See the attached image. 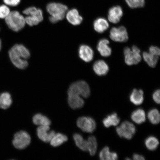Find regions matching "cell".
Instances as JSON below:
<instances>
[{"mask_svg": "<svg viewBox=\"0 0 160 160\" xmlns=\"http://www.w3.org/2000/svg\"><path fill=\"white\" fill-rule=\"evenodd\" d=\"M9 54L12 62L18 68L24 69L28 66L27 59L30 57V52L24 46L15 45L10 50Z\"/></svg>", "mask_w": 160, "mask_h": 160, "instance_id": "6da1fadb", "label": "cell"}, {"mask_svg": "<svg viewBox=\"0 0 160 160\" xmlns=\"http://www.w3.org/2000/svg\"><path fill=\"white\" fill-rule=\"evenodd\" d=\"M46 9L51 15L49 18V21L55 24L64 18L68 8L63 4L52 2L48 4Z\"/></svg>", "mask_w": 160, "mask_h": 160, "instance_id": "7a4b0ae2", "label": "cell"}, {"mask_svg": "<svg viewBox=\"0 0 160 160\" xmlns=\"http://www.w3.org/2000/svg\"><path fill=\"white\" fill-rule=\"evenodd\" d=\"M5 19L8 27L14 31L18 32L25 27L26 23L25 18L18 11L10 12Z\"/></svg>", "mask_w": 160, "mask_h": 160, "instance_id": "3957f363", "label": "cell"}, {"mask_svg": "<svg viewBox=\"0 0 160 160\" xmlns=\"http://www.w3.org/2000/svg\"><path fill=\"white\" fill-rule=\"evenodd\" d=\"M23 13L28 16L25 18V22L31 27L37 25L43 21V12L41 9L30 7L24 10Z\"/></svg>", "mask_w": 160, "mask_h": 160, "instance_id": "277c9868", "label": "cell"}, {"mask_svg": "<svg viewBox=\"0 0 160 160\" xmlns=\"http://www.w3.org/2000/svg\"><path fill=\"white\" fill-rule=\"evenodd\" d=\"M90 93L91 91L88 84L83 81L76 82L72 83L68 91V94H75L84 98L89 97Z\"/></svg>", "mask_w": 160, "mask_h": 160, "instance_id": "5b68a950", "label": "cell"}, {"mask_svg": "<svg viewBox=\"0 0 160 160\" xmlns=\"http://www.w3.org/2000/svg\"><path fill=\"white\" fill-rule=\"evenodd\" d=\"M124 54L125 63L128 65L137 64L141 61V51L137 46H133L132 49L128 47L125 48Z\"/></svg>", "mask_w": 160, "mask_h": 160, "instance_id": "8992f818", "label": "cell"}, {"mask_svg": "<svg viewBox=\"0 0 160 160\" xmlns=\"http://www.w3.org/2000/svg\"><path fill=\"white\" fill-rule=\"evenodd\" d=\"M31 141V137L27 132L20 131L15 134L12 143L16 148L23 149L29 145Z\"/></svg>", "mask_w": 160, "mask_h": 160, "instance_id": "52a82bcc", "label": "cell"}, {"mask_svg": "<svg viewBox=\"0 0 160 160\" xmlns=\"http://www.w3.org/2000/svg\"><path fill=\"white\" fill-rule=\"evenodd\" d=\"M116 132L120 137L129 140L132 138L135 133L136 128L133 123L126 121L116 128Z\"/></svg>", "mask_w": 160, "mask_h": 160, "instance_id": "ba28073f", "label": "cell"}, {"mask_svg": "<svg viewBox=\"0 0 160 160\" xmlns=\"http://www.w3.org/2000/svg\"><path fill=\"white\" fill-rule=\"evenodd\" d=\"M77 125L82 131L87 133H93L96 128L95 120L89 117L79 118L77 120Z\"/></svg>", "mask_w": 160, "mask_h": 160, "instance_id": "9c48e42d", "label": "cell"}, {"mask_svg": "<svg viewBox=\"0 0 160 160\" xmlns=\"http://www.w3.org/2000/svg\"><path fill=\"white\" fill-rule=\"evenodd\" d=\"M110 37L113 41L124 42L128 39V32L125 27L112 28L110 32Z\"/></svg>", "mask_w": 160, "mask_h": 160, "instance_id": "30bf717a", "label": "cell"}, {"mask_svg": "<svg viewBox=\"0 0 160 160\" xmlns=\"http://www.w3.org/2000/svg\"><path fill=\"white\" fill-rule=\"evenodd\" d=\"M37 132L38 137L45 142H49L55 134L54 131H50L49 126H40L38 128Z\"/></svg>", "mask_w": 160, "mask_h": 160, "instance_id": "8fae6325", "label": "cell"}, {"mask_svg": "<svg viewBox=\"0 0 160 160\" xmlns=\"http://www.w3.org/2000/svg\"><path fill=\"white\" fill-rule=\"evenodd\" d=\"M123 15V12L120 6H115L110 8L108 12V19L111 22L117 23L120 21Z\"/></svg>", "mask_w": 160, "mask_h": 160, "instance_id": "7c38bea8", "label": "cell"}, {"mask_svg": "<svg viewBox=\"0 0 160 160\" xmlns=\"http://www.w3.org/2000/svg\"><path fill=\"white\" fill-rule=\"evenodd\" d=\"M79 55L80 58L83 61L89 62L93 59V52L89 46L83 45L80 46L79 48Z\"/></svg>", "mask_w": 160, "mask_h": 160, "instance_id": "4fadbf2b", "label": "cell"}, {"mask_svg": "<svg viewBox=\"0 0 160 160\" xmlns=\"http://www.w3.org/2000/svg\"><path fill=\"white\" fill-rule=\"evenodd\" d=\"M66 16L68 21L73 25L81 24L83 21V18L79 15L78 11L76 9H72L68 11Z\"/></svg>", "mask_w": 160, "mask_h": 160, "instance_id": "5bb4252c", "label": "cell"}, {"mask_svg": "<svg viewBox=\"0 0 160 160\" xmlns=\"http://www.w3.org/2000/svg\"><path fill=\"white\" fill-rule=\"evenodd\" d=\"M109 42L106 39H102L99 42L97 49L100 54L103 57H108L111 55L112 50L109 46Z\"/></svg>", "mask_w": 160, "mask_h": 160, "instance_id": "9a60e30c", "label": "cell"}, {"mask_svg": "<svg viewBox=\"0 0 160 160\" xmlns=\"http://www.w3.org/2000/svg\"><path fill=\"white\" fill-rule=\"evenodd\" d=\"M68 102L70 107L73 109L81 108L84 105V100L80 96L75 94H68Z\"/></svg>", "mask_w": 160, "mask_h": 160, "instance_id": "2e32d148", "label": "cell"}, {"mask_svg": "<svg viewBox=\"0 0 160 160\" xmlns=\"http://www.w3.org/2000/svg\"><path fill=\"white\" fill-rule=\"evenodd\" d=\"M93 69L97 75L102 76L107 74L109 71V68L105 61L103 60H99L94 64Z\"/></svg>", "mask_w": 160, "mask_h": 160, "instance_id": "e0dca14e", "label": "cell"}, {"mask_svg": "<svg viewBox=\"0 0 160 160\" xmlns=\"http://www.w3.org/2000/svg\"><path fill=\"white\" fill-rule=\"evenodd\" d=\"M130 101L134 104L138 105L143 103V92L141 89H134L130 95Z\"/></svg>", "mask_w": 160, "mask_h": 160, "instance_id": "ac0fdd59", "label": "cell"}, {"mask_svg": "<svg viewBox=\"0 0 160 160\" xmlns=\"http://www.w3.org/2000/svg\"><path fill=\"white\" fill-rule=\"evenodd\" d=\"M93 27L96 31L102 33L108 28L109 24L107 20L100 18L95 20L93 23Z\"/></svg>", "mask_w": 160, "mask_h": 160, "instance_id": "d6986e66", "label": "cell"}, {"mask_svg": "<svg viewBox=\"0 0 160 160\" xmlns=\"http://www.w3.org/2000/svg\"><path fill=\"white\" fill-rule=\"evenodd\" d=\"M159 57V55L150 52L149 53L144 52L143 53L144 60L152 68H154L157 65Z\"/></svg>", "mask_w": 160, "mask_h": 160, "instance_id": "ffe728a7", "label": "cell"}, {"mask_svg": "<svg viewBox=\"0 0 160 160\" xmlns=\"http://www.w3.org/2000/svg\"><path fill=\"white\" fill-rule=\"evenodd\" d=\"M132 120L138 124H141L146 121V114L144 110L138 109L135 110L131 115Z\"/></svg>", "mask_w": 160, "mask_h": 160, "instance_id": "44dd1931", "label": "cell"}, {"mask_svg": "<svg viewBox=\"0 0 160 160\" xmlns=\"http://www.w3.org/2000/svg\"><path fill=\"white\" fill-rule=\"evenodd\" d=\"M12 101L11 94L7 92L0 94V108L3 109L8 108L12 105Z\"/></svg>", "mask_w": 160, "mask_h": 160, "instance_id": "7402d4cb", "label": "cell"}, {"mask_svg": "<svg viewBox=\"0 0 160 160\" xmlns=\"http://www.w3.org/2000/svg\"><path fill=\"white\" fill-rule=\"evenodd\" d=\"M99 158L102 160H116L118 159L117 154L115 152H111L108 147H106L100 151Z\"/></svg>", "mask_w": 160, "mask_h": 160, "instance_id": "603a6c76", "label": "cell"}, {"mask_svg": "<svg viewBox=\"0 0 160 160\" xmlns=\"http://www.w3.org/2000/svg\"><path fill=\"white\" fill-rule=\"evenodd\" d=\"M120 118L117 113H114L108 116L103 120V123L106 128H109L112 126H116L119 123Z\"/></svg>", "mask_w": 160, "mask_h": 160, "instance_id": "cb8c5ba5", "label": "cell"}, {"mask_svg": "<svg viewBox=\"0 0 160 160\" xmlns=\"http://www.w3.org/2000/svg\"><path fill=\"white\" fill-rule=\"evenodd\" d=\"M68 140V138L66 135L61 133H55L50 141V143L53 147H57L62 144Z\"/></svg>", "mask_w": 160, "mask_h": 160, "instance_id": "d4e9b609", "label": "cell"}, {"mask_svg": "<svg viewBox=\"0 0 160 160\" xmlns=\"http://www.w3.org/2000/svg\"><path fill=\"white\" fill-rule=\"evenodd\" d=\"M76 145L82 151H87L88 149V143L87 141L83 139L81 135L78 133L75 134L73 135Z\"/></svg>", "mask_w": 160, "mask_h": 160, "instance_id": "484cf974", "label": "cell"}, {"mask_svg": "<svg viewBox=\"0 0 160 160\" xmlns=\"http://www.w3.org/2000/svg\"><path fill=\"white\" fill-rule=\"evenodd\" d=\"M33 122L35 125L40 126H50L51 121L46 116L38 113L33 118Z\"/></svg>", "mask_w": 160, "mask_h": 160, "instance_id": "4316f807", "label": "cell"}, {"mask_svg": "<svg viewBox=\"0 0 160 160\" xmlns=\"http://www.w3.org/2000/svg\"><path fill=\"white\" fill-rule=\"evenodd\" d=\"M88 151L89 152L90 155L93 156L95 154L97 149V142L94 136H90L88 139Z\"/></svg>", "mask_w": 160, "mask_h": 160, "instance_id": "83f0119b", "label": "cell"}, {"mask_svg": "<svg viewBox=\"0 0 160 160\" xmlns=\"http://www.w3.org/2000/svg\"><path fill=\"white\" fill-rule=\"evenodd\" d=\"M145 144L148 149L150 151H153L157 148L159 145V142L157 138L151 136L146 139Z\"/></svg>", "mask_w": 160, "mask_h": 160, "instance_id": "f1b7e54d", "label": "cell"}, {"mask_svg": "<svg viewBox=\"0 0 160 160\" xmlns=\"http://www.w3.org/2000/svg\"><path fill=\"white\" fill-rule=\"evenodd\" d=\"M148 117L152 124H157L160 121V115L158 110L156 109L150 110L148 113Z\"/></svg>", "mask_w": 160, "mask_h": 160, "instance_id": "f546056e", "label": "cell"}, {"mask_svg": "<svg viewBox=\"0 0 160 160\" xmlns=\"http://www.w3.org/2000/svg\"><path fill=\"white\" fill-rule=\"evenodd\" d=\"M125 1L131 8H142L145 5V0H125Z\"/></svg>", "mask_w": 160, "mask_h": 160, "instance_id": "4dcf8cb0", "label": "cell"}, {"mask_svg": "<svg viewBox=\"0 0 160 160\" xmlns=\"http://www.w3.org/2000/svg\"><path fill=\"white\" fill-rule=\"evenodd\" d=\"M10 10L8 7L6 5L0 6V18L4 19L9 15Z\"/></svg>", "mask_w": 160, "mask_h": 160, "instance_id": "1f68e13d", "label": "cell"}, {"mask_svg": "<svg viewBox=\"0 0 160 160\" xmlns=\"http://www.w3.org/2000/svg\"><path fill=\"white\" fill-rule=\"evenodd\" d=\"M3 1L7 5L11 7H16L19 4L21 0H3Z\"/></svg>", "mask_w": 160, "mask_h": 160, "instance_id": "d6a6232c", "label": "cell"}, {"mask_svg": "<svg viewBox=\"0 0 160 160\" xmlns=\"http://www.w3.org/2000/svg\"><path fill=\"white\" fill-rule=\"evenodd\" d=\"M153 99L156 103H160V90H156L153 94Z\"/></svg>", "mask_w": 160, "mask_h": 160, "instance_id": "836d02e7", "label": "cell"}, {"mask_svg": "<svg viewBox=\"0 0 160 160\" xmlns=\"http://www.w3.org/2000/svg\"><path fill=\"white\" fill-rule=\"evenodd\" d=\"M133 159L135 160H145V158L143 156L137 154H135L133 155Z\"/></svg>", "mask_w": 160, "mask_h": 160, "instance_id": "e575fe53", "label": "cell"}, {"mask_svg": "<svg viewBox=\"0 0 160 160\" xmlns=\"http://www.w3.org/2000/svg\"><path fill=\"white\" fill-rule=\"evenodd\" d=\"M1 46H2V42L1 39H0V51H1Z\"/></svg>", "mask_w": 160, "mask_h": 160, "instance_id": "d590c367", "label": "cell"}]
</instances>
